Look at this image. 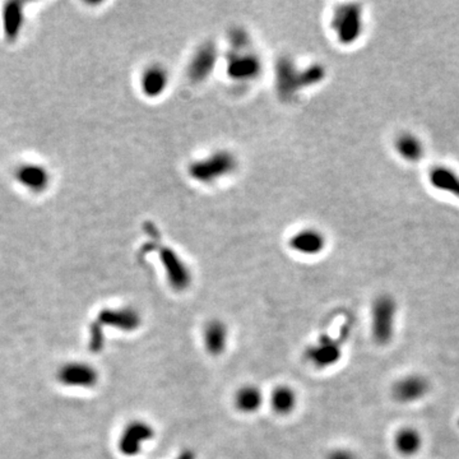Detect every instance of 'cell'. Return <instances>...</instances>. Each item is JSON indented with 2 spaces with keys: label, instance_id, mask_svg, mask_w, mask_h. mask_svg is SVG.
Returning <instances> with one entry per match:
<instances>
[{
  "label": "cell",
  "instance_id": "6da1fadb",
  "mask_svg": "<svg viewBox=\"0 0 459 459\" xmlns=\"http://www.w3.org/2000/svg\"><path fill=\"white\" fill-rule=\"evenodd\" d=\"M230 49L226 55V73L232 82L248 84L261 76L263 62L248 32L234 28L229 35Z\"/></svg>",
  "mask_w": 459,
  "mask_h": 459
},
{
  "label": "cell",
  "instance_id": "7a4b0ae2",
  "mask_svg": "<svg viewBox=\"0 0 459 459\" xmlns=\"http://www.w3.org/2000/svg\"><path fill=\"white\" fill-rule=\"evenodd\" d=\"M325 78V69L320 64L300 68L290 57H282L274 67V86L283 101H290L304 89H312Z\"/></svg>",
  "mask_w": 459,
  "mask_h": 459
},
{
  "label": "cell",
  "instance_id": "3957f363",
  "mask_svg": "<svg viewBox=\"0 0 459 459\" xmlns=\"http://www.w3.org/2000/svg\"><path fill=\"white\" fill-rule=\"evenodd\" d=\"M237 167L239 159L235 153L229 149H216L203 157L193 159L186 171L194 183L213 185L234 175Z\"/></svg>",
  "mask_w": 459,
  "mask_h": 459
},
{
  "label": "cell",
  "instance_id": "277c9868",
  "mask_svg": "<svg viewBox=\"0 0 459 459\" xmlns=\"http://www.w3.org/2000/svg\"><path fill=\"white\" fill-rule=\"evenodd\" d=\"M329 25L338 44L344 46L355 44L363 35V8L356 3H344L334 6Z\"/></svg>",
  "mask_w": 459,
  "mask_h": 459
},
{
  "label": "cell",
  "instance_id": "5b68a950",
  "mask_svg": "<svg viewBox=\"0 0 459 459\" xmlns=\"http://www.w3.org/2000/svg\"><path fill=\"white\" fill-rule=\"evenodd\" d=\"M397 302L390 295L376 298L371 309V333L376 344H388L395 334Z\"/></svg>",
  "mask_w": 459,
  "mask_h": 459
},
{
  "label": "cell",
  "instance_id": "8992f818",
  "mask_svg": "<svg viewBox=\"0 0 459 459\" xmlns=\"http://www.w3.org/2000/svg\"><path fill=\"white\" fill-rule=\"evenodd\" d=\"M159 261L165 269L166 280L172 290L176 293H183L191 285V268L185 263L176 250L164 245L159 250Z\"/></svg>",
  "mask_w": 459,
  "mask_h": 459
},
{
  "label": "cell",
  "instance_id": "52a82bcc",
  "mask_svg": "<svg viewBox=\"0 0 459 459\" xmlns=\"http://www.w3.org/2000/svg\"><path fill=\"white\" fill-rule=\"evenodd\" d=\"M218 47L212 41H204L193 51L186 67V74L193 83H202L210 78L218 62Z\"/></svg>",
  "mask_w": 459,
  "mask_h": 459
},
{
  "label": "cell",
  "instance_id": "ba28073f",
  "mask_svg": "<svg viewBox=\"0 0 459 459\" xmlns=\"http://www.w3.org/2000/svg\"><path fill=\"white\" fill-rule=\"evenodd\" d=\"M154 436L153 427L144 421L129 422L121 431L119 438V450L127 457H134L142 452L143 446Z\"/></svg>",
  "mask_w": 459,
  "mask_h": 459
},
{
  "label": "cell",
  "instance_id": "9c48e42d",
  "mask_svg": "<svg viewBox=\"0 0 459 459\" xmlns=\"http://www.w3.org/2000/svg\"><path fill=\"white\" fill-rule=\"evenodd\" d=\"M342 355L341 344L329 336H322L305 351V358L317 369H327L337 363Z\"/></svg>",
  "mask_w": 459,
  "mask_h": 459
},
{
  "label": "cell",
  "instance_id": "30bf717a",
  "mask_svg": "<svg viewBox=\"0 0 459 459\" xmlns=\"http://www.w3.org/2000/svg\"><path fill=\"white\" fill-rule=\"evenodd\" d=\"M288 248L295 254L315 256L322 254L327 248L324 232L315 227H304L293 234L288 239Z\"/></svg>",
  "mask_w": 459,
  "mask_h": 459
},
{
  "label": "cell",
  "instance_id": "8fae6325",
  "mask_svg": "<svg viewBox=\"0 0 459 459\" xmlns=\"http://www.w3.org/2000/svg\"><path fill=\"white\" fill-rule=\"evenodd\" d=\"M14 178L26 191L35 194L44 193L51 183V175L49 170L38 162H25L17 166L14 170Z\"/></svg>",
  "mask_w": 459,
  "mask_h": 459
},
{
  "label": "cell",
  "instance_id": "7c38bea8",
  "mask_svg": "<svg viewBox=\"0 0 459 459\" xmlns=\"http://www.w3.org/2000/svg\"><path fill=\"white\" fill-rule=\"evenodd\" d=\"M170 84V74L161 64H151L140 76V92L148 98H159Z\"/></svg>",
  "mask_w": 459,
  "mask_h": 459
},
{
  "label": "cell",
  "instance_id": "4fadbf2b",
  "mask_svg": "<svg viewBox=\"0 0 459 459\" xmlns=\"http://www.w3.org/2000/svg\"><path fill=\"white\" fill-rule=\"evenodd\" d=\"M426 378L417 374L404 376L393 384L392 395L400 403H412L425 397L429 392Z\"/></svg>",
  "mask_w": 459,
  "mask_h": 459
},
{
  "label": "cell",
  "instance_id": "5bb4252c",
  "mask_svg": "<svg viewBox=\"0 0 459 459\" xmlns=\"http://www.w3.org/2000/svg\"><path fill=\"white\" fill-rule=\"evenodd\" d=\"M59 382L69 387L91 388L98 380V374L94 366L89 363H68L57 373Z\"/></svg>",
  "mask_w": 459,
  "mask_h": 459
},
{
  "label": "cell",
  "instance_id": "9a60e30c",
  "mask_svg": "<svg viewBox=\"0 0 459 459\" xmlns=\"http://www.w3.org/2000/svg\"><path fill=\"white\" fill-rule=\"evenodd\" d=\"M100 327L108 325L114 327L120 331H135L140 325V312L132 307H120V309H105L98 314L96 322Z\"/></svg>",
  "mask_w": 459,
  "mask_h": 459
},
{
  "label": "cell",
  "instance_id": "2e32d148",
  "mask_svg": "<svg viewBox=\"0 0 459 459\" xmlns=\"http://www.w3.org/2000/svg\"><path fill=\"white\" fill-rule=\"evenodd\" d=\"M229 341L227 325L220 319L210 320L203 332L204 347L212 356H218L226 350Z\"/></svg>",
  "mask_w": 459,
  "mask_h": 459
},
{
  "label": "cell",
  "instance_id": "e0dca14e",
  "mask_svg": "<svg viewBox=\"0 0 459 459\" xmlns=\"http://www.w3.org/2000/svg\"><path fill=\"white\" fill-rule=\"evenodd\" d=\"M234 403L237 411L242 414H251L259 411L263 403V393L261 389L253 384L242 385L236 390Z\"/></svg>",
  "mask_w": 459,
  "mask_h": 459
},
{
  "label": "cell",
  "instance_id": "ac0fdd59",
  "mask_svg": "<svg viewBox=\"0 0 459 459\" xmlns=\"http://www.w3.org/2000/svg\"><path fill=\"white\" fill-rule=\"evenodd\" d=\"M298 403L296 392L288 385H277L271 393V406L277 414L286 416L293 412Z\"/></svg>",
  "mask_w": 459,
  "mask_h": 459
},
{
  "label": "cell",
  "instance_id": "d6986e66",
  "mask_svg": "<svg viewBox=\"0 0 459 459\" xmlns=\"http://www.w3.org/2000/svg\"><path fill=\"white\" fill-rule=\"evenodd\" d=\"M422 446L421 434L414 427H402L395 435V446L402 455H414Z\"/></svg>",
  "mask_w": 459,
  "mask_h": 459
},
{
  "label": "cell",
  "instance_id": "ffe728a7",
  "mask_svg": "<svg viewBox=\"0 0 459 459\" xmlns=\"http://www.w3.org/2000/svg\"><path fill=\"white\" fill-rule=\"evenodd\" d=\"M395 148H397V152L400 153L403 159H408V161L420 159L422 152H424L420 140L411 134L401 135L398 140H395Z\"/></svg>",
  "mask_w": 459,
  "mask_h": 459
},
{
  "label": "cell",
  "instance_id": "44dd1931",
  "mask_svg": "<svg viewBox=\"0 0 459 459\" xmlns=\"http://www.w3.org/2000/svg\"><path fill=\"white\" fill-rule=\"evenodd\" d=\"M327 459H358L357 458L356 454L350 450V449H344V448H339V449H334L332 450Z\"/></svg>",
  "mask_w": 459,
  "mask_h": 459
},
{
  "label": "cell",
  "instance_id": "7402d4cb",
  "mask_svg": "<svg viewBox=\"0 0 459 459\" xmlns=\"http://www.w3.org/2000/svg\"><path fill=\"white\" fill-rule=\"evenodd\" d=\"M176 459H196V455L191 450H185Z\"/></svg>",
  "mask_w": 459,
  "mask_h": 459
},
{
  "label": "cell",
  "instance_id": "603a6c76",
  "mask_svg": "<svg viewBox=\"0 0 459 459\" xmlns=\"http://www.w3.org/2000/svg\"><path fill=\"white\" fill-rule=\"evenodd\" d=\"M458 425H459V420H458Z\"/></svg>",
  "mask_w": 459,
  "mask_h": 459
}]
</instances>
